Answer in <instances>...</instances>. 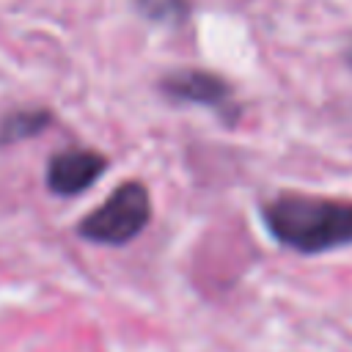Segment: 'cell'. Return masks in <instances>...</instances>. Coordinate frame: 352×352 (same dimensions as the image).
Segmentation results:
<instances>
[{"instance_id": "277c9868", "label": "cell", "mask_w": 352, "mask_h": 352, "mask_svg": "<svg viewBox=\"0 0 352 352\" xmlns=\"http://www.w3.org/2000/svg\"><path fill=\"white\" fill-rule=\"evenodd\" d=\"M107 170V157L94 148H66L47 162V187L55 195H80Z\"/></svg>"}, {"instance_id": "6da1fadb", "label": "cell", "mask_w": 352, "mask_h": 352, "mask_svg": "<svg viewBox=\"0 0 352 352\" xmlns=\"http://www.w3.org/2000/svg\"><path fill=\"white\" fill-rule=\"evenodd\" d=\"M261 220L275 242L302 256L352 245V201L280 192L261 206Z\"/></svg>"}, {"instance_id": "7a4b0ae2", "label": "cell", "mask_w": 352, "mask_h": 352, "mask_svg": "<svg viewBox=\"0 0 352 352\" xmlns=\"http://www.w3.org/2000/svg\"><path fill=\"white\" fill-rule=\"evenodd\" d=\"M151 220V198L143 182L118 184L88 217L80 220L77 236L96 245H126Z\"/></svg>"}, {"instance_id": "5b68a950", "label": "cell", "mask_w": 352, "mask_h": 352, "mask_svg": "<svg viewBox=\"0 0 352 352\" xmlns=\"http://www.w3.org/2000/svg\"><path fill=\"white\" fill-rule=\"evenodd\" d=\"M52 124V113L44 107H25L14 110L0 118V146H14L19 140L36 138Z\"/></svg>"}, {"instance_id": "8992f818", "label": "cell", "mask_w": 352, "mask_h": 352, "mask_svg": "<svg viewBox=\"0 0 352 352\" xmlns=\"http://www.w3.org/2000/svg\"><path fill=\"white\" fill-rule=\"evenodd\" d=\"M346 63H349V66H352V47H349V50H346Z\"/></svg>"}, {"instance_id": "3957f363", "label": "cell", "mask_w": 352, "mask_h": 352, "mask_svg": "<svg viewBox=\"0 0 352 352\" xmlns=\"http://www.w3.org/2000/svg\"><path fill=\"white\" fill-rule=\"evenodd\" d=\"M160 91L179 104H201L223 116L226 121L236 118V104H234V88L214 72L204 69H176L160 80Z\"/></svg>"}]
</instances>
